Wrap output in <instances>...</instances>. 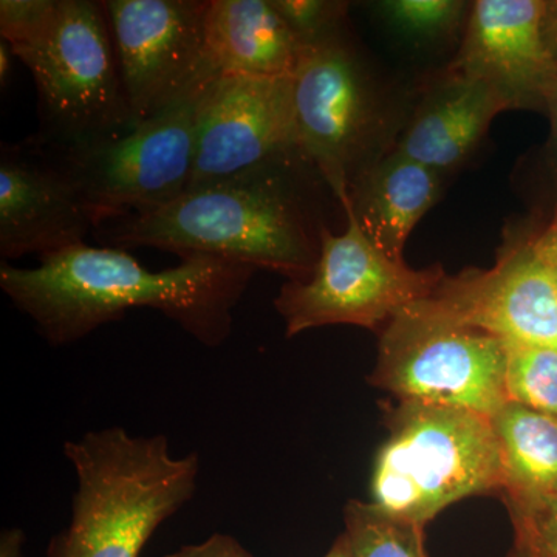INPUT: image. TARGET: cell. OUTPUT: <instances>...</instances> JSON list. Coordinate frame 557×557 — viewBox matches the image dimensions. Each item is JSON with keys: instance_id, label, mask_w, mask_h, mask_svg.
I'll return each instance as SVG.
<instances>
[{"instance_id": "1", "label": "cell", "mask_w": 557, "mask_h": 557, "mask_svg": "<svg viewBox=\"0 0 557 557\" xmlns=\"http://www.w3.org/2000/svg\"><path fill=\"white\" fill-rule=\"evenodd\" d=\"M180 259L150 271L127 249L81 244L42 256L35 269L2 262L0 288L50 346L84 339L127 310L152 309L205 347H220L258 270L203 255Z\"/></svg>"}, {"instance_id": "2", "label": "cell", "mask_w": 557, "mask_h": 557, "mask_svg": "<svg viewBox=\"0 0 557 557\" xmlns=\"http://www.w3.org/2000/svg\"><path fill=\"white\" fill-rule=\"evenodd\" d=\"M284 164L186 190L166 207L110 220L97 230L108 247H149L178 258L203 255L307 281L321 251L317 228Z\"/></svg>"}, {"instance_id": "3", "label": "cell", "mask_w": 557, "mask_h": 557, "mask_svg": "<svg viewBox=\"0 0 557 557\" xmlns=\"http://www.w3.org/2000/svg\"><path fill=\"white\" fill-rule=\"evenodd\" d=\"M64 454L78 486L70 525L51 541L49 557H138L196 494L199 456L172 457L164 435L100 429L65 442Z\"/></svg>"}, {"instance_id": "4", "label": "cell", "mask_w": 557, "mask_h": 557, "mask_svg": "<svg viewBox=\"0 0 557 557\" xmlns=\"http://www.w3.org/2000/svg\"><path fill=\"white\" fill-rule=\"evenodd\" d=\"M496 487L502 461L491 418L401 403L373 468V507L423 528L449 505Z\"/></svg>"}, {"instance_id": "5", "label": "cell", "mask_w": 557, "mask_h": 557, "mask_svg": "<svg viewBox=\"0 0 557 557\" xmlns=\"http://www.w3.org/2000/svg\"><path fill=\"white\" fill-rule=\"evenodd\" d=\"M13 53L35 79L38 141L79 148L134 129L101 2L61 0L50 35Z\"/></svg>"}, {"instance_id": "6", "label": "cell", "mask_w": 557, "mask_h": 557, "mask_svg": "<svg viewBox=\"0 0 557 557\" xmlns=\"http://www.w3.org/2000/svg\"><path fill=\"white\" fill-rule=\"evenodd\" d=\"M208 84L121 137L79 148L46 145L89 208L97 230L110 220L166 207L188 190L197 115Z\"/></svg>"}, {"instance_id": "7", "label": "cell", "mask_w": 557, "mask_h": 557, "mask_svg": "<svg viewBox=\"0 0 557 557\" xmlns=\"http://www.w3.org/2000/svg\"><path fill=\"white\" fill-rule=\"evenodd\" d=\"M505 372L504 341L443 321L417 302L388 322L373 383L401 403L493 418L508 401Z\"/></svg>"}, {"instance_id": "8", "label": "cell", "mask_w": 557, "mask_h": 557, "mask_svg": "<svg viewBox=\"0 0 557 557\" xmlns=\"http://www.w3.org/2000/svg\"><path fill=\"white\" fill-rule=\"evenodd\" d=\"M341 207L346 212V233L336 236L324 226L311 276L288 281L274 300L288 338L324 325L375 330L399 311L429 298L445 277L440 267L413 270L388 258L362 233L350 197Z\"/></svg>"}, {"instance_id": "9", "label": "cell", "mask_w": 557, "mask_h": 557, "mask_svg": "<svg viewBox=\"0 0 557 557\" xmlns=\"http://www.w3.org/2000/svg\"><path fill=\"white\" fill-rule=\"evenodd\" d=\"M296 149L341 201L368 166L379 131L372 79L343 30L300 49L292 78Z\"/></svg>"}, {"instance_id": "10", "label": "cell", "mask_w": 557, "mask_h": 557, "mask_svg": "<svg viewBox=\"0 0 557 557\" xmlns=\"http://www.w3.org/2000/svg\"><path fill=\"white\" fill-rule=\"evenodd\" d=\"M135 127L218 76L209 60L208 0H102Z\"/></svg>"}, {"instance_id": "11", "label": "cell", "mask_w": 557, "mask_h": 557, "mask_svg": "<svg viewBox=\"0 0 557 557\" xmlns=\"http://www.w3.org/2000/svg\"><path fill=\"white\" fill-rule=\"evenodd\" d=\"M292 78L218 75L208 84L197 115L188 190L269 168L306 164L293 129Z\"/></svg>"}, {"instance_id": "12", "label": "cell", "mask_w": 557, "mask_h": 557, "mask_svg": "<svg viewBox=\"0 0 557 557\" xmlns=\"http://www.w3.org/2000/svg\"><path fill=\"white\" fill-rule=\"evenodd\" d=\"M418 304L443 321L482 330L504 343L557 350L556 271L539 244L512 249L494 269L445 276Z\"/></svg>"}, {"instance_id": "13", "label": "cell", "mask_w": 557, "mask_h": 557, "mask_svg": "<svg viewBox=\"0 0 557 557\" xmlns=\"http://www.w3.org/2000/svg\"><path fill=\"white\" fill-rule=\"evenodd\" d=\"M97 230L60 161L35 137L0 148V258H39L86 244Z\"/></svg>"}, {"instance_id": "14", "label": "cell", "mask_w": 557, "mask_h": 557, "mask_svg": "<svg viewBox=\"0 0 557 557\" xmlns=\"http://www.w3.org/2000/svg\"><path fill=\"white\" fill-rule=\"evenodd\" d=\"M450 70L483 81L511 109L549 106L557 87V54L547 35V2H474Z\"/></svg>"}, {"instance_id": "15", "label": "cell", "mask_w": 557, "mask_h": 557, "mask_svg": "<svg viewBox=\"0 0 557 557\" xmlns=\"http://www.w3.org/2000/svg\"><path fill=\"white\" fill-rule=\"evenodd\" d=\"M507 109L496 89L450 70L418 110L397 152L438 174L454 170L478 148L494 116Z\"/></svg>"}, {"instance_id": "16", "label": "cell", "mask_w": 557, "mask_h": 557, "mask_svg": "<svg viewBox=\"0 0 557 557\" xmlns=\"http://www.w3.org/2000/svg\"><path fill=\"white\" fill-rule=\"evenodd\" d=\"M205 35L218 75L292 78L299 40L271 0H208Z\"/></svg>"}, {"instance_id": "17", "label": "cell", "mask_w": 557, "mask_h": 557, "mask_svg": "<svg viewBox=\"0 0 557 557\" xmlns=\"http://www.w3.org/2000/svg\"><path fill=\"white\" fill-rule=\"evenodd\" d=\"M362 233L388 258L405 262L410 233L440 197V174L395 150L368 164L348 189Z\"/></svg>"}, {"instance_id": "18", "label": "cell", "mask_w": 557, "mask_h": 557, "mask_svg": "<svg viewBox=\"0 0 557 557\" xmlns=\"http://www.w3.org/2000/svg\"><path fill=\"white\" fill-rule=\"evenodd\" d=\"M491 421L512 515L536 511L557 497V418L507 401Z\"/></svg>"}, {"instance_id": "19", "label": "cell", "mask_w": 557, "mask_h": 557, "mask_svg": "<svg viewBox=\"0 0 557 557\" xmlns=\"http://www.w3.org/2000/svg\"><path fill=\"white\" fill-rule=\"evenodd\" d=\"M346 525L354 557H426L423 528L387 518L372 504L351 502Z\"/></svg>"}, {"instance_id": "20", "label": "cell", "mask_w": 557, "mask_h": 557, "mask_svg": "<svg viewBox=\"0 0 557 557\" xmlns=\"http://www.w3.org/2000/svg\"><path fill=\"white\" fill-rule=\"evenodd\" d=\"M508 401L557 418L556 348L505 343Z\"/></svg>"}, {"instance_id": "21", "label": "cell", "mask_w": 557, "mask_h": 557, "mask_svg": "<svg viewBox=\"0 0 557 557\" xmlns=\"http://www.w3.org/2000/svg\"><path fill=\"white\" fill-rule=\"evenodd\" d=\"M381 14L394 30L410 39L442 38L456 30L467 3L458 0H387L379 3Z\"/></svg>"}, {"instance_id": "22", "label": "cell", "mask_w": 557, "mask_h": 557, "mask_svg": "<svg viewBox=\"0 0 557 557\" xmlns=\"http://www.w3.org/2000/svg\"><path fill=\"white\" fill-rule=\"evenodd\" d=\"M61 0H2L0 36L11 49L33 46L53 30Z\"/></svg>"}, {"instance_id": "23", "label": "cell", "mask_w": 557, "mask_h": 557, "mask_svg": "<svg viewBox=\"0 0 557 557\" xmlns=\"http://www.w3.org/2000/svg\"><path fill=\"white\" fill-rule=\"evenodd\" d=\"M271 5L302 47L339 32L347 11L346 2L329 0H271Z\"/></svg>"}, {"instance_id": "24", "label": "cell", "mask_w": 557, "mask_h": 557, "mask_svg": "<svg viewBox=\"0 0 557 557\" xmlns=\"http://www.w3.org/2000/svg\"><path fill=\"white\" fill-rule=\"evenodd\" d=\"M515 522L519 557H557V497Z\"/></svg>"}, {"instance_id": "25", "label": "cell", "mask_w": 557, "mask_h": 557, "mask_svg": "<svg viewBox=\"0 0 557 557\" xmlns=\"http://www.w3.org/2000/svg\"><path fill=\"white\" fill-rule=\"evenodd\" d=\"M164 557H252L239 542L228 534H212L207 541L196 545H185Z\"/></svg>"}, {"instance_id": "26", "label": "cell", "mask_w": 557, "mask_h": 557, "mask_svg": "<svg viewBox=\"0 0 557 557\" xmlns=\"http://www.w3.org/2000/svg\"><path fill=\"white\" fill-rule=\"evenodd\" d=\"M22 545H24V533L21 530H7L2 534L0 557H21Z\"/></svg>"}, {"instance_id": "27", "label": "cell", "mask_w": 557, "mask_h": 557, "mask_svg": "<svg viewBox=\"0 0 557 557\" xmlns=\"http://www.w3.org/2000/svg\"><path fill=\"white\" fill-rule=\"evenodd\" d=\"M13 57L10 44L2 40L0 42V86L2 89L10 86L11 75H13Z\"/></svg>"}, {"instance_id": "28", "label": "cell", "mask_w": 557, "mask_h": 557, "mask_svg": "<svg viewBox=\"0 0 557 557\" xmlns=\"http://www.w3.org/2000/svg\"><path fill=\"white\" fill-rule=\"evenodd\" d=\"M547 35L557 54V2H547Z\"/></svg>"}, {"instance_id": "29", "label": "cell", "mask_w": 557, "mask_h": 557, "mask_svg": "<svg viewBox=\"0 0 557 557\" xmlns=\"http://www.w3.org/2000/svg\"><path fill=\"white\" fill-rule=\"evenodd\" d=\"M325 557H354V555H351L350 545H348L346 534H344V536L333 545V548L330 549Z\"/></svg>"}, {"instance_id": "30", "label": "cell", "mask_w": 557, "mask_h": 557, "mask_svg": "<svg viewBox=\"0 0 557 557\" xmlns=\"http://www.w3.org/2000/svg\"><path fill=\"white\" fill-rule=\"evenodd\" d=\"M549 108H552L553 113V149H555V156L557 159V87L552 101H549Z\"/></svg>"}, {"instance_id": "31", "label": "cell", "mask_w": 557, "mask_h": 557, "mask_svg": "<svg viewBox=\"0 0 557 557\" xmlns=\"http://www.w3.org/2000/svg\"><path fill=\"white\" fill-rule=\"evenodd\" d=\"M542 245H544L545 248L549 249V251L557 252V233L553 234L552 237H548L547 240H542Z\"/></svg>"}, {"instance_id": "32", "label": "cell", "mask_w": 557, "mask_h": 557, "mask_svg": "<svg viewBox=\"0 0 557 557\" xmlns=\"http://www.w3.org/2000/svg\"><path fill=\"white\" fill-rule=\"evenodd\" d=\"M539 245H541L542 249H544V251L547 252L548 258L552 259L553 265H555L557 282V252L549 251V249L545 248L544 245L541 244V242H539Z\"/></svg>"}]
</instances>
